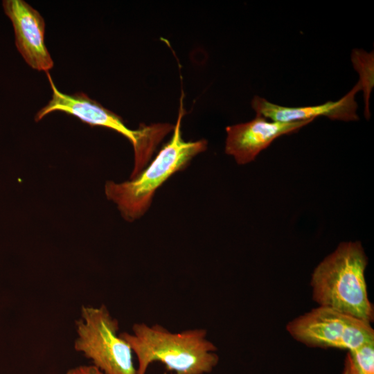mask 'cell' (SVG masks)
<instances>
[{
  "label": "cell",
  "mask_w": 374,
  "mask_h": 374,
  "mask_svg": "<svg viewBox=\"0 0 374 374\" xmlns=\"http://www.w3.org/2000/svg\"><path fill=\"white\" fill-rule=\"evenodd\" d=\"M206 330L189 329L172 332L161 325L136 323L132 333H119L138 360L136 374H146L150 365L160 362L175 374H206L219 362L217 347Z\"/></svg>",
  "instance_id": "cell-1"
},
{
  "label": "cell",
  "mask_w": 374,
  "mask_h": 374,
  "mask_svg": "<svg viewBox=\"0 0 374 374\" xmlns=\"http://www.w3.org/2000/svg\"><path fill=\"white\" fill-rule=\"evenodd\" d=\"M368 258L359 242H344L314 269L312 298L327 307L371 324L374 313L365 278Z\"/></svg>",
  "instance_id": "cell-2"
},
{
  "label": "cell",
  "mask_w": 374,
  "mask_h": 374,
  "mask_svg": "<svg viewBox=\"0 0 374 374\" xmlns=\"http://www.w3.org/2000/svg\"><path fill=\"white\" fill-rule=\"evenodd\" d=\"M183 95L180 98L177 123L171 139L160 150L153 161L134 179L122 183L107 181L105 195L114 202L124 219L133 222L148 210L156 190L173 174L185 169L192 159L205 151V139L185 141L181 136L184 114Z\"/></svg>",
  "instance_id": "cell-3"
},
{
  "label": "cell",
  "mask_w": 374,
  "mask_h": 374,
  "mask_svg": "<svg viewBox=\"0 0 374 374\" xmlns=\"http://www.w3.org/2000/svg\"><path fill=\"white\" fill-rule=\"evenodd\" d=\"M46 75L52 89V98L35 115V121L55 111L75 116L91 126L104 127L114 130L132 143L134 151V166L130 179L136 177L145 168L154 150L163 139L173 131L175 125L168 123L141 125L131 130L123 118L91 99L87 94L78 92L72 95L62 93L55 85L48 72Z\"/></svg>",
  "instance_id": "cell-4"
},
{
  "label": "cell",
  "mask_w": 374,
  "mask_h": 374,
  "mask_svg": "<svg viewBox=\"0 0 374 374\" xmlns=\"http://www.w3.org/2000/svg\"><path fill=\"white\" fill-rule=\"evenodd\" d=\"M74 348L93 362L105 374H136L133 352L118 334V321L107 307L82 306L75 322Z\"/></svg>",
  "instance_id": "cell-5"
},
{
  "label": "cell",
  "mask_w": 374,
  "mask_h": 374,
  "mask_svg": "<svg viewBox=\"0 0 374 374\" xmlns=\"http://www.w3.org/2000/svg\"><path fill=\"white\" fill-rule=\"evenodd\" d=\"M287 330L294 339L312 347L348 351L374 342L371 324L323 306L290 321Z\"/></svg>",
  "instance_id": "cell-6"
},
{
  "label": "cell",
  "mask_w": 374,
  "mask_h": 374,
  "mask_svg": "<svg viewBox=\"0 0 374 374\" xmlns=\"http://www.w3.org/2000/svg\"><path fill=\"white\" fill-rule=\"evenodd\" d=\"M312 121L281 123L256 116L250 121L226 127L225 152L239 165L249 163L276 139L296 132Z\"/></svg>",
  "instance_id": "cell-7"
},
{
  "label": "cell",
  "mask_w": 374,
  "mask_h": 374,
  "mask_svg": "<svg viewBox=\"0 0 374 374\" xmlns=\"http://www.w3.org/2000/svg\"><path fill=\"white\" fill-rule=\"evenodd\" d=\"M3 7L12 21L15 44L26 63L38 71L53 67L44 43L45 22L39 12L23 0H4Z\"/></svg>",
  "instance_id": "cell-8"
},
{
  "label": "cell",
  "mask_w": 374,
  "mask_h": 374,
  "mask_svg": "<svg viewBox=\"0 0 374 374\" xmlns=\"http://www.w3.org/2000/svg\"><path fill=\"white\" fill-rule=\"evenodd\" d=\"M359 91L360 87L357 83L350 91L337 101L305 107L281 106L256 96L251 100V107L256 116L281 123L313 121L319 116H326L330 120L355 121L359 120L355 95Z\"/></svg>",
  "instance_id": "cell-9"
},
{
  "label": "cell",
  "mask_w": 374,
  "mask_h": 374,
  "mask_svg": "<svg viewBox=\"0 0 374 374\" xmlns=\"http://www.w3.org/2000/svg\"><path fill=\"white\" fill-rule=\"evenodd\" d=\"M354 69L359 74L357 84L363 91L364 101V116L371 117L370 98L374 87V53L367 52L362 48H353L350 55Z\"/></svg>",
  "instance_id": "cell-10"
},
{
  "label": "cell",
  "mask_w": 374,
  "mask_h": 374,
  "mask_svg": "<svg viewBox=\"0 0 374 374\" xmlns=\"http://www.w3.org/2000/svg\"><path fill=\"white\" fill-rule=\"evenodd\" d=\"M342 374H374V342L348 350Z\"/></svg>",
  "instance_id": "cell-11"
},
{
  "label": "cell",
  "mask_w": 374,
  "mask_h": 374,
  "mask_svg": "<svg viewBox=\"0 0 374 374\" xmlns=\"http://www.w3.org/2000/svg\"><path fill=\"white\" fill-rule=\"evenodd\" d=\"M66 374H105L94 365H82L69 369Z\"/></svg>",
  "instance_id": "cell-12"
}]
</instances>
